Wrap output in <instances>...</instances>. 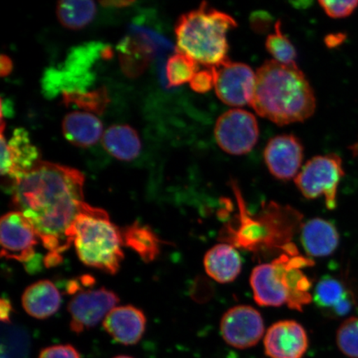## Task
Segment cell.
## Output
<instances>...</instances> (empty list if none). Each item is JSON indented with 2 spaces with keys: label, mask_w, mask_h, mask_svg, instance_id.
Listing matches in <instances>:
<instances>
[{
  "label": "cell",
  "mask_w": 358,
  "mask_h": 358,
  "mask_svg": "<svg viewBox=\"0 0 358 358\" xmlns=\"http://www.w3.org/2000/svg\"><path fill=\"white\" fill-rule=\"evenodd\" d=\"M79 170L39 161L13 187V204L37 232L48 252L45 265L57 266L74 241L75 224L87 203Z\"/></svg>",
  "instance_id": "cell-1"
},
{
  "label": "cell",
  "mask_w": 358,
  "mask_h": 358,
  "mask_svg": "<svg viewBox=\"0 0 358 358\" xmlns=\"http://www.w3.org/2000/svg\"><path fill=\"white\" fill-rule=\"evenodd\" d=\"M259 115L279 125L302 122L316 109L315 93L296 64L264 62L256 73L250 105Z\"/></svg>",
  "instance_id": "cell-2"
},
{
  "label": "cell",
  "mask_w": 358,
  "mask_h": 358,
  "mask_svg": "<svg viewBox=\"0 0 358 358\" xmlns=\"http://www.w3.org/2000/svg\"><path fill=\"white\" fill-rule=\"evenodd\" d=\"M274 261L254 268L250 283L259 306L302 311L313 301L312 284L303 268L313 265L310 259L299 255L294 246Z\"/></svg>",
  "instance_id": "cell-3"
},
{
  "label": "cell",
  "mask_w": 358,
  "mask_h": 358,
  "mask_svg": "<svg viewBox=\"0 0 358 358\" xmlns=\"http://www.w3.org/2000/svg\"><path fill=\"white\" fill-rule=\"evenodd\" d=\"M236 27L231 15L201 3L196 10L179 17L176 26L177 50L207 67L217 66L228 59L227 34Z\"/></svg>",
  "instance_id": "cell-4"
},
{
  "label": "cell",
  "mask_w": 358,
  "mask_h": 358,
  "mask_svg": "<svg viewBox=\"0 0 358 358\" xmlns=\"http://www.w3.org/2000/svg\"><path fill=\"white\" fill-rule=\"evenodd\" d=\"M76 252L84 265L114 275L124 259L122 230L104 210L87 204L75 224Z\"/></svg>",
  "instance_id": "cell-5"
},
{
  "label": "cell",
  "mask_w": 358,
  "mask_h": 358,
  "mask_svg": "<svg viewBox=\"0 0 358 358\" xmlns=\"http://www.w3.org/2000/svg\"><path fill=\"white\" fill-rule=\"evenodd\" d=\"M105 48L95 43L75 48L64 65L49 69L45 74L43 83L47 95L56 96L59 92H85L93 82L92 66L98 57L105 58Z\"/></svg>",
  "instance_id": "cell-6"
},
{
  "label": "cell",
  "mask_w": 358,
  "mask_h": 358,
  "mask_svg": "<svg viewBox=\"0 0 358 358\" xmlns=\"http://www.w3.org/2000/svg\"><path fill=\"white\" fill-rule=\"evenodd\" d=\"M345 174L343 161L335 154L313 157L294 178L295 185L307 199L324 196L327 208H337L340 182Z\"/></svg>",
  "instance_id": "cell-7"
},
{
  "label": "cell",
  "mask_w": 358,
  "mask_h": 358,
  "mask_svg": "<svg viewBox=\"0 0 358 358\" xmlns=\"http://www.w3.org/2000/svg\"><path fill=\"white\" fill-rule=\"evenodd\" d=\"M69 289L74 294L69 303V312L70 328L76 334L96 326L119 303L117 295L106 288L82 289L73 281Z\"/></svg>",
  "instance_id": "cell-8"
},
{
  "label": "cell",
  "mask_w": 358,
  "mask_h": 358,
  "mask_svg": "<svg viewBox=\"0 0 358 358\" xmlns=\"http://www.w3.org/2000/svg\"><path fill=\"white\" fill-rule=\"evenodd\" d=\"M214 134L217 145L226 153L246 155L252 150L258 141L257 120L249 111L232 109L218 118Z\"/></svg>",
  "instance_id": "cell-9"
},
{
  "label": "cell",
  "mask_w": 358,
  "mask_h": 358,
  "mask_svg": "<svg viewBox=\"0 0 358 358\" xmlns=\"http://www.w3.org/2000/svg\"><path fill=\"white\" fill-rule=\"evenodd\" d=\"M39 237L24 215L13 211L4 214L0 222L1 257L21 262L28 271L36 257Z\"/></svg>",
  "instance_id": "cell-10"
},
{
  "label": "cell",
  "mask_w": 358,
  "mask_h": 358,
  "mask_svg": "<svg viewBox=\"0 0 358 358\" xmlns=\"http://www.w3.org/2000/svg\"><path fill=\"white\" fill-rule=\"evenodd\" d=\"M213 69L215 90L224 104L236 107L250 105L256 86V73L248 65L227 59Z\"/></svg>",
  "instance_id": "cell-11"
},
{
  "label": "cell",
  "mask_w": 358,
  "mask_h": 358,
  "mask_svg": "<svg viewBox=\"0 0 358 358\" xmlns=\"http://www.w3.org/2000/svg\"><path fill=\"white\" fill-rule=\"evenodd\" d=\"M220 331L228 345L246 349L256 346L265 334L261 313L248 306H237L222 317Z\"/></svg>",
  "instance_id": "cell-12"
},
{
  "label": "cell",
  "mask_w": 358,
  "mask_h": 358,
  "mask_svg": "<svg viewBox=\"0 0 358 358\" xmlns=\"http://www.w3.org/2000/svg\"><path fill=\"white\" fill-rule=\"evenodd\" d=\"M39 159L38 148L24 129H15L8 141L1 134V174L11 182L12 189L41 161Z\"/></svg>",
  "instance_id": "cell-13"
},
{
  "label": "cell",
  "mask_w": 358,
  "mask_h": 358,
  "mask_svg": "<svg viewBox=\"0 0 358 358\" xmlns=\"http://www.w3.org/2000/svg\"><path fill=\"white\" fill-rule=\"evenodd\" d=\"M264 158L268 171L280 180L288 181L298 176L303 159V147L293 134H281L267 143Z\"/></svg>",
  "instance_id": "cell-14"
},
{
  "label": "cell",
  "mask_w": 358,
  "mask_h": 358,
  "mask_svg": "<svg viewBox=\"0 0 358 358\" xmlns=\"http://www.w3.org/2000/svg\"><path fill=\"white\" fill-rule=\"evenodd\" d=\"M264 348L270 358H303L308 348L306 329L294 320H282L268 329Z\"/></svg>",
  "instance_id": "cell-15"
},
{
  "label": "cell",
  "mask_w": 358,
  "mask_h": 358,
  "mask_svg": "<svg viewBox=\"0 0 358 358\" xmlns=\"http://www.w3.org/2000/svg\"><path fill=\"white\" fill-rule=\"evenodd\" d=\"M103 327L115 342L125 346L134 345L145 332L146 317L136 307L116 306L103 320Z\"/></svg>",
  "instance_id": "cell-16"
},
{
  "label": "cell",
  "mask_w": 358,
  "mask_h": 358,
  "mask_svg": "<svg viewBox=\"0 0 358 358\" xmlns=\"http://www.w3.org/2000/svg\"><path fill=\"white\" fill-rule=\"evenodd\" d=\"M313 299L324 315L337 319L347 316L356 306L355 294L342 280L326 275L317 284Z\"/></svg>",
  "instance_id": "cell-17"
},
{
  "label": "cell",
  "mask_w": 358,
  "mask_h": 358,
  "mask_svg": "<svg viewBox=\"0 0 358 358\" xmlns=\"http://www.w3.org/2000/svg\"><path fill=\"white\" fill-rule=\"evenodd\" d=\"M117 50L123 73L133 78L145 73L153 59L155 48L153 38L141 34L127 36L120 42Z\"/></svg>",
  "instance_id": "cell-18"
},
{
  "label": "cell",
  "mask_w": 358,
  "mask_h": 358,
  "mask_svg": "<svg viewBox=\"0 0 358 358\" xmlns=\"http://www.w3.org/2000/svg\"><path fill=\"white\" fill-rule=\"evenodd\" d=\"M301 243L308 256L329 257L338 248V231L332 222L313 218L302 227Z\"/></svg>",
  "instance_id": "cell-19"
},
{
  "label": "cell",
  "mask_w": 358,
  "mask_h": 358,
  "mask_svg": "<svg viewBox=\"0 0 358 358\" xmlns=\"http://www.w3.org/2000/svg\"><path fill=\"white\" fill-rule=\"evenodd\" d=\"M62 297L59 290L50 280H40L31 285L22 296L24 310L31 317L45 320L59 310Z\"/></svg>",
  "instance_id": "cell-20"
},
{
  "label": "cell",
  "mask_w": 358,
  "mask_h": 358,
  "mask_svg": "<svg viewBox=\"0 0 358 358\" xmlns=\"http://www.w3.org/2000/svg\"><path fill=\"white\" fill-rule=\"evenodd\" d=\"M207 274L221 284L231 283L240 275L243 263L234 246L218 244L208 250L204 257Z\"/></svg>",
  "instance_id": "cell-21"
},
{
  "label": "cell",
  "mask_w": 358,
  "mask_h": 358,
  "mask_svg": "<svg viewBox=\"0 0 358 358\" xmlns=\"http://www.w3.org/2000/svg\"><path fill=\"white\" fill-rule=\"evenodd\" d=\"M62 132L71 145L87 148L100 140L103 125L99 119L87 112H73L65 116Z\"/></svg>",
  "instance_id": "cell-22"
},
{
  "label": "cell",
  "mask_w": 358,
  "mask_h": 358,
  "mask_svg": "<svg viewBox=\"0 0 358 358\" xmlns=\"http://www.w3.org/2000/svg\"><path fill=\"white\" fill-rule=\"evenodd\" d=\"M102 144L116 159L131 161L141 154V142L134 129L127 124L112 125L103 134Z\"/></svg>",
  "instance_id": "cell-23"
},
{
  "label": "cell",
  "mask_w": 358,
  "mask_h": 358,
  "mask_svg": "<svg viewBox=\"0 0 358 358\" xmlns=\"http://www.w3.org/2000/svg\"><path fill=\"white\" fill-rule=\"evenodd\" d=\"M123 244L131 248L145 262H153L159 256L161 240L150 227L136 222L122 230Z\"/></svg>",
  "instance_id": "cell-24"
},
{
  "label": "cell",
  "mask_w": 358,
  "mask_h": 358,
  "mask_svg": "<svg viewBox=\"0 0 358 358\" xmlns=\"http://www.w3.org/2000/svg\"><path fill=\"white\" fill-rule=\"evenodd\" d=\"M96 3L92 1H60L57 3L58 20L65 28L78 30L85 28L95 17Z\"/></svg>",
  "instance_id": "cell-25"
},
{
  "label": "cell",
  "mask_w": 358,
  "mask_h": 358,
  "mask_svg": "<svg viewBox=\"0 0 358 358\" xmlns=\"http://www.w3.org/2000/svg\"><path fill=\"white\" fill-rule=\"evenodd\" d=\"M62 101L66 106H76L87 113H104L110 103L108 92L106 87L92 92H71L62 94Z\"/></svg>",
  "instance_id": "cell-26"
},
{
  "label": "cell",
  "mask_w": 358,
  "mask_h": 358,
  "mask_svg": "<svg viewBox=\"0 0 358 358\" xmlns=\"http://www.w3.org/2000/svg\"><path fill=\"white\" fill-rule=\"evenodd\" d=\"M199 62L186 53L178 51L169 58L166 64V77L169 87H180L192 79L198 73Z\"/></svg>",
  "instance_id": "cell-27"
},
{
  "label": "cell",
  "mask_w": 358,
  "mask_h": 358,
  "mask_svg": "<svg viewBox=\"0 0 358 358\" xmlns=\"http://www.w3.org/2000/svg\"><path fill=\"white\" fill-rule=\"evenodd\" d=\"M266 50L273 57V60L285 65H294L297 52L289 39L282 33L281 22L277 21L275 33L268 36L266 41Z\"/></svg>",
  "instance_id": "cell-28"
},
{
  "label": "cell",
  "mask_w": 358,
  "mask_h": 358,
  "mask_svg": "<svg viewBox=\"0 0 358 358\" xmlns=\"http://www.w3.org/2000/svg\"><path fill=\"white\" fill-rule=\"evenodd\" d=\"M336 341L339 350L348 358H358V317H348L340 325Z\"/></svg>",
  "instance_id": "cell-29"
},
{
  "label": "cell",
  "mask_w": 358,
  "mask_h": 358,
  "mask_svg": "<svg viewBox=\"0 0 358 358\" xmlns=\"http://www.w3.org/2000/svg\"><path fill=\"white\" fill-rule=\"evenodd\" d=\"M320 6L324 12L334 19H342L351 15L358 6V1H320Z\"/></svg>",
  "instance_id": "cell-30"
},
{
  "label": "cell",
  "mask_w": 358,
  "mask_h": 358,
  "mask_svg": "<svg viewBox=\"0 0 358 358\" xmlns=\"http://www.w3.org/2000/svg\"><path fill=\"white\" fill-rule=\"evenodd\" d=\"M190 87L196 93H207L215 87V73L213 67L198 71L192 79Z\"/></svg>",
  "instance_id": "cell-31"
},
{
  "label": "cell",
  "mask_w": 358,
  "mask_h": 358,
  "mask_svg": "<svg viewBox=\"0 0 358 358\" xmlns=\"http://www.w3.org/2000/svg\"><path fill=\"white\" fill-rule=\"evenodd\" d=\"M38 358H82L78 351L70 344L45 348Z\"/></svg>",
  "instance_id": "cell-32"
},
{
  "label": "cell",
  "mask_w": 358,
  "mask_h": 358,
  "mask_svg": "<svg viewBox=\"0 0 358 358\" xmlns=\"http://www.w3.org/2000/svg\"><path fill=\"white\" fill-rule=\"evenodd\" d=\"M13 311L12 303L7 299L3 298L0 303V319L3 324L11 323V315Z\"/></svg>",
  "instance_id": "cell-33"
},
{
  "label": "cell",
  "mask_w": 358,
  "mask_h": 358,
  "mask_svg": "<svg viewBox=\"0 0 358 358\" xmlns=\"http://www.w3.org/2000/svg\"><path fill=\"white\" fill-rule=\"evenodd\" d=\"M13 69V62L10 57L6 55L1 56L0 59V73L2 77H6L12 73Z\"/></svg>",
  "instance_id": "cell-34"
},
{
  "label": "cell",
  "mask_w": 358,
  "mask_h": 358,
  "mask_svg": "<svg viewBox=\"0 0 358 358\" xmlns=\"http://www.w3.org/2000/svg\"><path fill=\"white\" fill-rule=\"evenodd\" d=\"M344 39H345V36L342 34H332L326 38L325 43L329 48H335L339 46Z\"/></svg>",
  "instance_id": "cell-35"
},
{
  "label": "cell",
  "mask_w": 358,
  "mask_h": 358,
  "mask_svg": "<svg viewBox=\"0 0 358 358\" xmlns=\"http://www.w3.org/2000/svg\"><path fill=\"white\" fill-rule=\"evenodd\" d=\"M101 4L103 6L106 7H115V8H122V7H127L129 6H131V4L134 3V2L131 1H105L101 2Z\"/></svg>",
  "instance_id": "cell-36"
},
{
  "label": "cell",
  "mask_w": 358,
  "mask_h": 358,
  "mask_svg": "<svg viewBox=\"0 0 358 358\" xmlns=\"http://www.w3.org/2000/svg\"><path fill=\"white\" fill-rule=\"evenodd\" d=\"M349 149H350L352 156L358 160V140Z\"/></svg>",
  "instance_id": "cell-37"
},
{
  "label": "cell",
  "mask_w": 358,
  "mask_h": 358,
  "mask_svg": "<svg viewBox=\"0 0 358 358\" xmlns=\"http://www.w3.org/2000/svg\"><path fill=\"white\" fill-rule=\"evenodd\" d=\"M113 358H134V357H129V356H117V357H115Z\"/></svg>",
  "instance_id": "cell-38"
}]
</instances>
